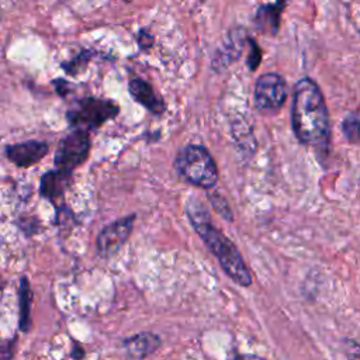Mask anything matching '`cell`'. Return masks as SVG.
Segmentation results:
<instances>
[{
	"label": "cell",
	"instance_id": "cell-7",
	"mask_svg": "<svg viewBox=\"0 0 360 360\" xmlns=\"http://www.w3.org/2000/svg\"><path fill=\"white\" fill-rule=\"evenodd\" d=\"M135 218V214H131L128 217L111 222L110 225L101 229L96 240L97 250L101 256L108 257L120 250V248L128 240L132 232Z\"/></svg>",
	"mask_w": 360,
	"mask_h": 360
},
{
	"label": "cell",
	"instance_id": "cell-18",
	"mask_svg": "<svg viewBox=\"0 0 360 360\" xmlns=\"http://www.w3.org/2000/svg\"><path fill=\"white\" fill-rule=\"evenodd\" d=\"M138 44L142 49H148L153 45V35L149 34L146 30H141L138 34Z\"/></svg>",
	"mask_w": 360,
	"mask_h": 360
},
{
	"label": "cell",
	"instance_id": "cell-5",
	"mask_svg": "<svg viewBox=\"0 0 360 360\" xmlns=\"http://www.w3.org/2000/svg\"><path fill=\"white\" fill-rule=\"evenodd\" d=\"M90 152V136L87 131L75 128L73 132L60 139L53 163L58 169L73 173V170L82 165Z\"/></svg>",
	"mask_w": 360,
	"mask_h": 360
},
{
	"label": "cell",
	"instance_id": "cell-2",
	"mask_svg": "<svg viewBox=\"0 0 360 360\" xmlns=\"http://www.w3.org/2000/svg\"><path fill=\"white\" fill-rule=\"evenodd\" d=\"M188 219L200 235L202 242L207 245L210 252L218 259L224 271L239 285L248 287L252 283V277L248 266L243 262L242 255L238 248L229 240L219 229H217L204 210V207L197 201H191L187 205Z\"/></svg>",
	"mask_w": 360,
	"mask_h": 360
},
{
	"label": "cell",
	"instance_id": "cell-6",
	"mask_svg": "<svg viewBox=\"0 0 360 360\" xmlns=\"http://www.w3.org/2000/svg\"><path fill=\"white\" fill-rule=\"evenodd\" d=\"M287 97V84L278 73L262 75L255 86V104L262 111L278 110Z\"/></svg>",
	"mask_w": 360,
	"mask_h": 360
},
{
	"label": "cell",
	"instance_id": "cell-15",
	"mask_svg": "<svg viewBox=\"0 0 360 360\" xmlns=\"http://www.w3.org/2000/svg\"><path fill=\"white\" fill-rule=\"evenodd\" d=\"M248 42V56H246V65L249 70H256L262 62V49L257 45V42L253 38H246Z\"/></svg>",
	"mask_w": 360,
	"mask_h": 360
},
{
	"label": "cell",
	"instance_id": "cell-14",
	"mask_svg": "<svg viewBox=\"0 0 360 360\" xmlns=\"http://www.w3.org/2000/svg\"><path fill=\"white\" fill-rule=\"evenodd\" d=\"M342 131L350 143L360 145V111L349 112L342 121Z\"/></svg>",
	"mask_w": 360,
	"mask_h": 360
},
{
	"label": "cell",
	"instance_id": "cell-8",
	"mask_svg": "<svg viewBox=\"0 0 360 360\" xmlns=\"http://www.w3.org/2000/svg\"><path fill=\"white\" fill-rule=\"evenodd\" d=\"M48 143L42 141H24L6 148V155L18 167H30L48 153Z\"/></svg>",
	"mask_w": 360,
	"mask_h": 360
},
{
	"label": "cell",
	"instance_id": "cell-3",
	"mask_svg": "<svg viewBox=\"0 0 360 360\" xmlns=\"http://www.w3.org/2000/svg\"><path fill=\"white\" fill-rule=\"evenodd\" d=\"M174 167L188 183L210 190L218 181L217 165L211 153L200 145L186 146L176 158Z\"/></svg>",
	"mask_w": 360,
	"mask_h": 360
},
{
	"label": "cell",
	"instance_id": "cell-20",
	"mask_svg": "<svg viewBox=\"0 0 360 360\" xmlns=\"http://www.w3.org/2000/svg\"><path fill=\"white\" fill-rule=\"evenodd\" d=\"M124 1H125V3H129V1H132V0H124Z\"/></svg>",
	"mask_w": 360,
	"mask_h": 360
},
{
	"label": "cell",
	"instance_id": "cell-12",
	"mask_svg": "<svg viewBox=\"0 0 360 360\" xmlns=\"http://www.w3.org/2000/svg\"><path fill=\"white\" fill-rule=\"evenodd\" d=\"M124 347L131 357L142 359L158 350L160 346V338L150 332H141L124 340Z\"/></svg>",
	"mask_w": 360,
	"mask_h": 360
},
{
	"label": "cell",
	"instance_id": "cell-4",
	"mask_svg": "<svg viewBox=\"0 0 360 360\" xmlns=\"http://www.w3.org/2000/svg\"><path fill=\"white\" fill-rule=\"evenodd\" d=\"M118 112L120 107L112 100L84 97L66 112V118L72 128L89 131L101 127L108 120L115 118Z\"/></svg>",
	"mask_w": 360,
	"mask_h": 360
},
{
	"label": "cell",
	"instance_id": "cell-17",
	"mask_svg": "<svg viewBox=\"0 0 360 360\" xmlns=\"http://www.w3.org/2000/svg\"><path fill=\"white\" fill-rule=\"evenodd\" d=\"M90 55H91V53H90L89 51L82 52L77 58H75V59L70 60L69 63H65V65H63L65 70L69 72L70 75H76V73L79 72V68H83V66L86 65V62H87V59L90 58Z\"/></svg>",
	"mask_w": 360,
	"mask_h": 360
},
{
	"label": "cell",
	"instance_id": "cell-19",
	"mask_svg": "<svg viewBox=\"0 0 360 360\" xmlns=\"http://www.w3.org/2000/svg\"><path fill=\"white\" fill-rule=\"evenodd\" d=\"M11 356V352H10V347L7 346H3L0 345V357H10Z\"/></svg>",
	"mask_w": 360,
	"mask_h": 360
},
{
	"label": "cell",
	"instance_id": "cell-9",
	"mask_svg": "<svg viewBox=\"0 0 360 360\" xmlns=\"http://www.w3.org/2000/svg\"><path fill=\"white\" fill-rule=\"evenodd\" d=\"M287 7V0H276L273 3L260 4L253 17L256 30L267 37H276L280 30L281 14Z\"/></svg>",
	"mask_w": 360,
	"mask_h": 360
},
{
	"label": "cell",
	"instance_id": "cell-10",
	"mask_svg": "<svg viewBox=\"0 0 360 360\" xmlns=\"http://www.w3.org/2000/svg\"><path fill=\"white\" fill-rule=\"evenodd\" d=\"M70 183H72L70 172H65L58 167L53 170H49L41 177V183H39L41 195L48 198L51 202L56 204V201L63 197Z\"/></svg>",
	"mask_w": 360,
	"mask_h": 360
},
{
	"label": "cell",
	"instance_id": "cell-1",
	"mask_svg": "<svg viewBox=\"0 0 360 360\" xmlns=\"http://www.w3.org/2000/svg\"><path fill=\"white\" fill-rule=\"evenodd\" d=\"M291 125L304 145L326 146L329 142V114L319 86L309 77L295 83L291 105Z\"/></svg>",
	"mask_w": 360,
	"mask_h": 360
},
{
	"label": "cell",
	"instance_id": "cell-11",
	"mask_svg": "<svg viewBox=\"0 0 360 360\" xmlns=\"http://www.w3.org/2000/svg\"><path fill=\"white\" fill-rule=\"evenodd\" d=\"M129 94L132 98L142 104L146 110H149L153 114H162L165 111V103L163 100L155 93L153 87L142 80V79H132L128 84Z\"/></svg>",
	"mask_w": 360,
	"mask_h": 360
},
{
	"label": "cell",
	"instance_id": "cell-16",
	"mask_svg": "<svg viewBox=\"0 0 360 360\" xmlns=\"http://www.w3.org/2000/svg\"><path fill=\"white\" fill-rule=\"evenodd\" d=\"M207 197H208V200L211 201L212 208H214L218 214H221V217H222L224 219H226V221H233L232 211H231V208H229L226 200H225L222 195L210 193V194H207Z\"/></svg>",
	"mask_w": 360,
	"mask_h": 360
},
{
	"label": "cell",
	"instance_id": "cell-13",
	"mask_svg": "<svg viewBox=\"0 0 360 360\" xmlns=\"http://www.w3.org/2000/svg\"><path fill=\"white\" fill-rule=\"evenodd\" d=\"M31 290L27 277L21 278L20 283V329L28 332L31 326Z\"/></svg>",
	"mask_w": 360,
	"mask_h": 360
}]
</instances>
